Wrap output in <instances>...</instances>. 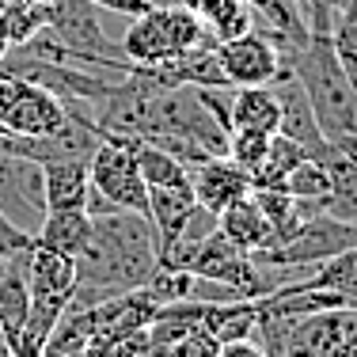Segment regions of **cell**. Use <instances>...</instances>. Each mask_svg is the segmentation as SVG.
Listing matches in <instances>:
<instances>
[{
  "instance_id": "6da1fadb",
  "label": "cell",
  "mask_w": 357,
  "mask_h": 357,
  "mask_svg": "<svg viewBox=\"0 0 357 357\" xmlns=\"http://www.w3.org/2000/svg\"><path fill=\"white\" fill-rule=\"evenodd\" d=\"M160 266V243L152 220L130 209L91 217V240L76 255V289L69 308H91L110 296L133 293Z\"/></svg>"
},
{
  "instance_id": "7a4b0ae2",
  "label": "cell",
  "mask_w": 357,
  "mask_h": 357,
  "mask_svg": "<svg viewBox=\"0 0 357 357\" xmlns=\"http://www.w3.org/2000/svg\"><path fill=\"white\" fill-rule=\"evenodd\" d=\"M289 69L301 80L323 141L357 137V84L342 73L331 46V31H308V42L289 54Z\"/></svg>"
},
{
  "instance_id": "3957f363",
  "label": "cell",
  "mask_w": 357,
  "mask_h": 357,
  "mask_svg": "<svg viewBox=\"0 0 357 357\" xmlns=\"http://www.w3.org/2000/svg\"><path fill=\"white\" fill-rule=\"evenodd\" d=\"M202 42H217V38L209 35L198 12H190L183 4H152L149 12L130 20L118 46H122V57L130 65H156L202 46Z\"/></svg>"
},
{
  "instance_id": "277c9868",
  "label": "cell",
  "mask_w": 357,
  "mask_h": 357,
  "mask_svg": "<svg viewBox=\"0 0 357 357\" xmlns=\"http://www.w3.org/2000/svg\"><path fill=\"white\" fill-rule=\"evenodd\" d=\"M137 141L141 137H130V133H103L99 149L88 160V175L91 190L103 194L114 209L149 217V183H144L137 156H133Z\"/></svg>"
},
{
  "instance_id": "5b68a950",
  "label": "cell",
  "mask_w": 357,
  "mask_h": 357,
  "mask_svg": "<svg viewBox=\"0 0 357 357\" xmlns=\"http://www.w3.org/2000/svg\"><path fill=\"white\" fill-rule=\"evenodd\" d=\"M65 118H69V110L50 88L0 73V133L42 137V133H54Z\"/></svg>"
},
{
  "instance_id": "8992f818",
  "label": "cell",
  "mask_w": 357,
  "mask_h": 357,
  "mask_svg": "<svg viewBox=\"0 0 357 357\" xmlns=\"http://www.w3.org/2000/svg\"><path fill=\"white\" fill-rule=\"evenodd\" d=\"M217 61H220V69H225L228 88L274 84L278 76L293 73L289 69V57L282 54V46L270 35H262V31H248V35L217 42Z\"/></svg>"
},
{
  "instance_id": "52a82bcc",
  "label": "cell",
  "mask_w": 357,
  "mask_h": 357,
  "mask_svg": "<svg viewBox=\"0 0 357 357\" xmlns=\"http://www.w3.org/2000/svg\"><path fill=\"white\" fill-rule=\"evenodd\" d=\"M0 213L23 232L35 236L46 217V190H42V164L20 152L0 149Z\"/></svg>"
},
{
  "instance_id": "ba28073f",
  "label": "cell",
  "mask_w": 357,
  "mask_h": 357,
  "mask_svg": "<svg viewBox=\"0 0 357 357\" xmlns=\"http://www.w3.org/2000/svg\"><path fill=\"white\" fill-rule=\"evenodd\" d=\"M190 190L202 209L225 213L232 202L251 194V175L232 156H206L198 164H190Z\"/></svg>"
},
{
  "instance_id": "9c48e42d",
  "label": "cell",
  "mask_w": 357,
  "mask_h": 357,
  "mask_svg": "<svg viewBox=\"0 0 357 357\" xmlns=\"http://www.w3.org/2000/svg\"><path fill=\"white\" fill-rule=\"evenodd\" d=\"M331 172V198L323 202V213L357 225V137L354 141H323L316 152Z\"/></svg>"
},
{
  "instance_id": "30bf717a",
  "label": "cell",
  "mask_w": 357,
  "mask_h": 357,
  "mask_svg": "<svg viewBox=\"0 0 357 357\" xmlns=\"http://www.w3.org/2000/svg\"><path fill=\"white\" fill-rule=\"evenodd\" d=\"M270 88H274L278 103H282V126H278V133L293 137L296 144L308 149V156H316L323 149V133H319V122H316V114H312V103H308V96H304L301 80H296L293 73H285V76H278Z\"/></svg>"
},
{
  "instance_id": "8fae6325",
  "label": "cell",
  "mask_w": 357,
  "mask_h": 357,
  "mask_svg": "<svg viewBox=\"0 0 357 357\" xmlns=\"http://www.w3.org/2000/svg\"><path fill=\"white\" fill-rule=\"evenodd\" d=\"M194 209H198V198H194L190 183L186 186H149V220H152V232H156L160 255L183 236Z\"/></svg>"
},
{
  "instance_id": "7c38bea8",
  "label": "cell",
  "mask_w": 357,
  "mask_h": 357,
  "mask_svg": "<svg viewBox=\"0 0 357 357\" xmlns=\"http://www.w3.org/2000/svg\"><path fill=\"white\" fill-rule=\"evenodd\" d=\"M42 190H46V213L50 209H84L91 190L88 160H50V164H42Z\"/></svg>"
},
{
  "instance_id": "4fadbf2b",
  "label": "cell",
  "mask_w": 357,
  "mask_h": 357,
  "mask_svg": "<svg viewBox=\"0 0 357 357\" xmlns=\"http://www.w3.org/2000/svg\"><path fill=\"white\" fill-rule=\"evenodd\" d=\"M228 122H232V130L278 133V126H282V103H278L274 88H270V84L232 88V99H228Z\"/></svg>"
},
{
  "instance_id": "5bb4252c",
  "label": "cell",
  "mask_w": 357,
  "mask_h": 357,
  "mask_svg": "<svg viewBox=\"0 0 357 357\" xmlns=\"http://www.w3.org/2000/svg\"><path fill=\"white\" fill-rule=\"evenodd\" d=\"M88 240H91V213L88 209H50L35 232V243H42L50 251H61L69 259H76V255L88 248Z\"/></svg>"
},
{
  "instance_id": "9a60e30c",
  "label": "cell",
  "mask_w": 357,
  "mask_h": 357,
  "mask_svg": "<svg viewBox=\"0 0 357 357\" xmlns=\"http://www.w3.org/2000/svg\"><path fill=\"white\" fill-rule=\"evenodd\" d=\"M217 228L236 243V248H243L251 255L270 243V220H266V213H262V206L255 202V194L232 202L225 213H217Z\"/></svg>"
},
{
  "instance_id": "2e32d148",
  "label": "cell",
  "mask_w": 357,
  "mask_h": 357,
  "mask_svg": "<svg viewBox=\"0 0 357 357\" xmlns=\"http://www.w3.org/2000/svg\"><path fill=\"white\" fill-rule=\"evenodd\" d=\"M27 285L35 293H69L76 289V259L35 243L27 251Z\"/></svg>"
},
{
  "instance_id": "e0dca14e",
  "label": "cell",
  "mask_w": 357,
  "mask_h": 357,
  "mask_svg": "<svg viewBox=\"0 0 357 357\" xmlns=\"http://www.w3.org/2000/svg\"><path fill=\"white\" fill-rule=\"evenodd\" d=\"M304 156H308L304 144H296L293 137H285V133H274L266 156H262L251 172V190H285L289 172H293Z\"/></svg>"
},
{
  "instance_id": "ac0fdd59",
  "label": "cell",
  "mask_w": 357,
  "mask_h": 357,
  "mask_svg": "<svg viewBox=\"0 0 357 357\" xmlns=\"http://www.w3.org/2000/svg\"><path fill=\"white\" fill-rule=\"evenodd\" d=\"M50 23V0L46 4H27V0H4L0 4V38L4 46H23L46 31Z\"/></svg>"
},
{
  "instance_id": "d6986e66",
  "label": "cell",
  "mask_w": 357,
  "mask_h": 357,
  "mask_svg": "<svg viewBox=\"0 0 357 357\" xmlns=\"http://www.w3.org/2000/svg\"><path fill=\"white\" fill-rule=\"evenodd\" d=\"M255 194V202L262 206V213H266L270 220V243L262 251H274V248H282V243L289 240V236L301 228V202L293 198V194H285V190H251Z\"/></svg>"
},
{
  "instance_id": "ffe728a7",
  "label": "cell",
  "mask_w": 357,
  "mask_h": 357,
  "mask_svg": "<svg viewBox=\"0 0 357 357\" xmlns=\"http://www.w3.org/2000/svg\"><path fill=\"white\" fill-rule=\"evenodd\" d=\"M301 282L331 289V293H338L350 308H357V248L335 255V259L319 262V266H312L308 278H301Z\"/></svg>"
},
{
  "instance_id": "44dd1931",
  "label": "cell",
  "mask_w": 357,
  "mask_h": 357,
  "mask_svg": "<svg viewBox=\"0 0 357 357\" xmlns=\"http://www.w3.org/2000/svg\"><path fill=\"white\" fill-rule=\"evenodd\" d=\"M133 156H137V167H141V175L149 186H186L190 183V167L178 156H172L167 149H160V144L137 141Z\"/></svg>"
},
{
  "instance_id": "7402d4cb",
  "label": "cell",
  "mask_w": 357,
  "mask_h": 357,
  "mask_svg": "<svg viewBox=\"0 0 357 357\" xmlns=\"http://www.w3.org/2000/svg\"><path fill=\"white\" fill-rule=\"evenodd\" d=\"M285 194H293L296 202H316V206H323V202L331 198V172L323 167V160L304 156L301 164L289 172Z\"/></svg>"
},
{
  "instance_id": "603a6c76",
  "label": "cell",
  "mask_w": 357,
  "mask_h": 357,
  "mask_svg": "<svg viewBox=\"0 0 357 357\" xmlns=\"http://www.w3.org/2000/svg\"><path fill=\"white\" fill-rule=\"evenodd\" d=\"M190 289H194V274H190V270L164 266V262H160V266L149 274V282L141 285V293L160 308V304H172V301H186Z\"/></svg>"
},
{
  "instance_id": "cb8c5ba5",
  "label": "cell",
  "mask_w": 357,
  "mask_h": 357,
  "mask_svg": "<svg viewBox=\"0 0 357 357\" xmlns=\"http://www.w3.org/2000/svg\"><path fill=\"white\" fill-rule=\"evenodd\" d=\"M206 27L217 42L248 35V31H255V8L248 4V0H220V4L213 8V15L206 20Z\"/></svg>"
},
{
  "instance_id": "d4e9b609",
  "label": "cell",
  "mask_w": 357,
  "mask_h": 357,
  "mask_svg": "<svg viewBox=\"0 0 357 357\" xmlns=\"http://www.w3.org/2000/svg\"><path fill=\"white\" fill-rule=\"evenodd\" d=\"M270 137L274 133H259V130H228V156L236 160V164L243 167V172H255V164H259L262 156H266L270 149Z\"/></svg>"
},
{
  "instance_id": "484cf974",
  "label": "cell",
  "mask_w": 357,
  "mask_h": 357,
  "mask_svg": "<svg viewBox=\"0 0 357 357\" xmlns=\"http://www.w3.org/2000/svg\"><path fill=\"white\" fill-rule=\"evenodd\" d=\"M331 46H335V57L342 65V73L357 84V15L331 23Z\"/></svg>"
},
{
  "instance_id": "4316f807",
  "label": "cell",
  "mask_w": 357,
  "mask_h": 357,
  "mask_svg": "<svg viewBox=\"0 0 357 357\" xmlns=\"http://www.w3.org/2000/svg\"><path fill=\"white\" fill-rule=\"evenodd\" d=\"M220 354V342L209 331H194V335L178 338L172 346V357H217Z\"/></svg>"
},
{
  "instance_id": "83f0119b",
  "label": "cell",
  "mask_w": 357,
  "mask_h": 357,
  "mask_svg": "<svg viewBox=\"0 0 357 357\" xmlns=\"http://www.w3.org/2000/svg\"><path fill=\"white\" fill-rule=\"evenodd\" d=\"M31 243H35V236L23 232L20 225H12V220L0 213V259H12V255L31 251Z\"/></svg>"
},
{
  "instance_id": "f1b7e54d",
  "label": "cell",
  "mask_w": 357,
  "mask_h": 357,
  "mask_svg": "<svg viewBox=\"0 0 357 357\" xmlns=\"http://www.w3.org/2000/svg\"><path fill=\"white\" fill-rule=\"evenodd\" d=\"M96 8H103V12H114V15H126V20H133V15L149 12L152 0H91Z\"/></svg>"
},
{
  "instance_id": "f546056e",
  "label": "cell",
  "mask_w": 357,
  "mask_h": 357,
  "mask_svg": "<svg viewBox=\"0 0 357 357\" xmlns=\"http://www.w3.org/2000/svg\"><path fill=\"white\" fill-rule=\"evenodd\" d=\"M217 357H266V350L259 346V338H236V342H220Z\"/></svg>"
},
{
  "instance_id": "4dcf8cb0",
  "label": "cell",
  "mask_w": 357,
  "mask_h": 357,
  "mask_svg": "<svg viewBox=\"0 0 357 357\" xmlns=\"http://www.w3.org/2000/svg\"><path fill=\"white\" fill-rule=\"evenodd\" d=\"M137 357H172V346H160V342H152L149 350H141Z\"/></svg>"
},
{
  "instance_id": "1f68e13d",
  "label": "cell",
  "mask_w": 357,
  "mask_h": 357,
  "mask_svg": "<svg viewBox=\"0 0 357 357\" xmlns=\"http://www.w3.org/2000/svg\"><path fill=\"white\" fill-rule=\"evenodd\" d=\"M0 357H12V346H8V335H4V327H0Z\"/></svg>"
},
{
  "instance_id": "d6a6232c",
  "label": "cell",
  "mask_w": 357,
  "mask_h": 357,
  "mask_svg": "<svg viewBox=\"0 0 357 357\" xmlns=\"http://www.w3.org/2000/svg\"><path fill=\"white\" fill-rule=\"evenodd\" d=\"M4 54H8V46H4V38H0V61H4Z\"/></svg>"
},
{
  "instance_id": "836d02e7",
  "label": "cell",
  "mask_w": 357,
  "mask_h": 357,
  "mask_svg": "<svg viewBox=\"0 0 357 357\" xmlns=\"http://www.w3.org/2000/svg\"><path fill=\"white\" fill-rule=\"evenodd\" d=\"M27 4H46V0H27Z\"/></svg>"
},
{
  "instance_id": "e575fe53",
  "label": "cell",
  "mask_w": 357,
  "mask_h": 357,
  "mask_svg": "<svg viewBox=\"0 0 357 357\" xmlns=\"http://www.w3.org/2000/svg\"><path fill=\"white\" fill-rule=\"evenodd\" d=\"M0 274H4V259H0Z\"/></svg>"
},
{
  "instance_id": "d590c367",
  "label": "cell",
  "mask_w": 357,
  "mask_h": 357,
  "mask_svg": "<svg viewBox=\"0 0 357 357\" xmlns=\"http://www.w3.org/2000/svg\"><path fill=\"white\" fill-rule=\"evenodd\" d=\"M0 4H4V0H0Z\"/></svg>"
}]
</instances>
